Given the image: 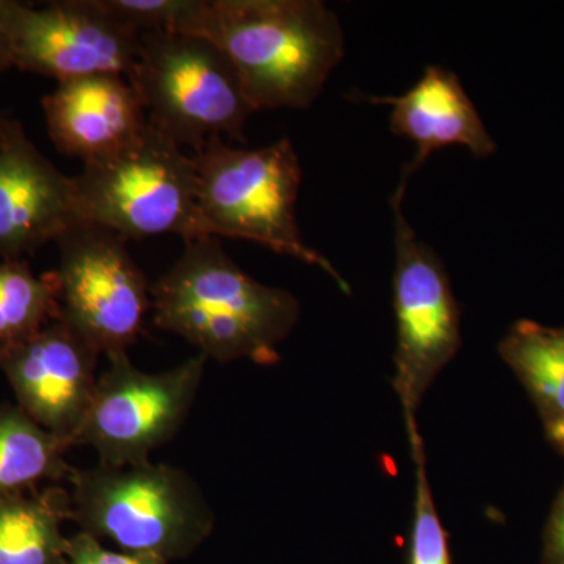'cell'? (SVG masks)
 <instances>
[{
	"instance_id": "6da1fadb",
	"label": "cell",
	"mask_w": 564,
	"mask_h": 564,
	"mask_svg": "<svg viewBox=\"0 0 564 564\" xmlns=\"http://www.w3.org/2000/svg\"><path fill=\"white\" fill-rule=\"evenodd\" d=\"M181 33L220 47L252 109H310L345 55L339 17L321 0H199Z\"/></svg>"
},
{
	"instance_id": "7a4b0ae2",
	"label": "cell",
	"mask_w": 564,
	"mask_h": 564,
	"mask_svg": "<svg viewBox=\"0 0 564 564\" xmlns=\"http://www.w3.org/2000/svg\"><path fill=\"white\" fill-rule=\"evenodd\" d=\"M154 323L218 362L281 359L278 345L302 315L293 293L252 280L217 239L185 242L172 269L151 288Z\"/></svg>"
},
{
	"instance_id": "3957f363",
	"label": "cell",
	"mask_w": 564,
	"mask_h": 564,
	"mask_svg": "<svg viewBox=\"0 0 564 564\" xmlns=\"http://www.w3.org/2000/svg\"><path fill=\"white\" fill-rule=\"evenodd\" d=\"M203 239L248 240L317 267L337 288H351L328 258L304 242L296 220L303 170L289 137L243 150L215 137L193 152Z\"/></svg>"
},
{
	"instance_id": "277c9868",
	"label": "cell",
	"mask_w": 564,
	"mask_h": 564,
	"mask_svg": "<svg viewBox=\"0 0 564 564\" xmlns=\"http://www.w3.org/2000/svg\"><path fill=\"white\" fill-rule=\"evenodd\" d=\"M70 521L122 552L170 563L187 558L214 532L215 516L191 475L150 462L73 469Z\"/></svg>"
},
{
	"instance_id": "5b68a950",
	"label": "cell",
	"mask_w": 564,
	"mask_h": 564,
	"mask_svg": "<svg viewBox=\"0 0 564 564\" xmlns=\"http://www.w3.org/2000/svg\"><path fill=\"white\" fill-rule=\"evenodd\" d=\"M73 180L77 220L126 240L165 234L203 239L192 158L151 122L131 147L84 163Z\"/></svg>"
},
{
	"instance_id": "8992f818",
	"label": "cell",
	"mask_w": 564,
	"mask_h": 564,
	"mask_svg": "<svg viewBox=\"0 0 564 564\" xmlns=\"http://www.w3.org/2000/svg\"><path fill=\"white\" fill-rule=\"evenodd\" d=\"M128 80L151 124L193 152L215 137L243 140L256 111L225 52L191 33H143Z\"/></svg>"
},
{
	"instance_id": "52a82bcc",
	"label": "cell",
	"mask_w": 564,
	"mask_h": 564,
	"mask_svg": "<svg viewBox=\"0 0 564 564\" xmlns=\"http://www.w3.org/2000/svg\"><path fill=\"white\" fill-rule=\"evenodd\" d=\"M391 204L395 218L397 321L392 383L402 402L408 433H413L419 404L462 348V315L440 256L419 240L404 218L403 203Z\"/></svg>"
},
{
	"instance_id": "ba28073f",
	"label": "cell",
	"mask_w": 564,
	"mask_h": 564,
	"mask_svg": "<svg viewBox=\"0 0 564 564\" xmlns=\"http://www.w3.org/2000/svg\"><path fill=\"white\" fill-rule=\"evenodd\" d=\"M55 242L58 321L101 355L128 351L151 307V288L124 237L79 220Z\"/></svg>"
},
{
	"instance_id": "9c48e42d",
	"label": "cell",
	"mask_w": 564,
	"mask_h": 564,
	"mask_svg": "<svg viewBox=\"0 0 564 564\" xmlns=\"http://www.w3.org/2000/svg\"><path fill=\"white\" fill-rule=\"evenodd\" d=\"M107 359L76 445L91 447L104 466L150 462L187 417L209 359L198 355L162 373L137 369L128 351Z\"/></svg>"
},
{
	"instance_id": "30bf717a",
	"label": "cell",
	"mask_w": 564,
	"mask_h": 564,
	"mask_svg": "<svg viewBox=\"0 0 564 564\" xmlns=\"http://www.w3.org/2000/svg\"><path fill=\"white\" fill-rule=\"evenodd\" d=\"M0 22L13 68L57 79L96 74L128 79L139 57V33L111 18L101 0H63L43 9L0 0Z\"/></svg>"
},
{
	"instance_id": "8fae6325",
	"label": "cell",
	"mask_w": 564,
	"mask_h": 564,
	"mask_svg": "<svg viewBox=\"0 0 564 564\" xmlns=\"http://www.w3.org/2000/svg\"><path fill=\"white\" fill-rule=\"evenodd\" d=\"M99 352L65 322L0 345V370L18 404L66 448L77 440L95 397Z\"/></svg>"
},
{
	"instance_id": "7c38bea8",
	"label": "cell",
	"mask_w": 564,
	"mask_h": 564,
	"mask_svg": "<svg viewBox=\"0 0 564 564\" xmlns=\"http://www.w3.org/2000/svg\"><path fill=\"white\" fill-rule=\"evenodd\" d=\"M373 106L391 107L389 126L395 135L417 144L413 161L404 166L392 202L403 203L414 173L425 165L433 152L444 148H466L475 159L494 154L497 144L486 129L473 99L464 90L454 70L430 65L421 79L400 96H361Z\"/></svg>"
},
{
	"instance_id": "4fadbf2b",
	"label": "cell",
	"mask_w": 564,
	"mask_h": 564,
	"mask_svg": "<svg viewBox=\"0 0 564 564\" xmlns=\"http://www.w3.org/2000/svg\"><path fill=\"white\" fill-rule=\"evenodd\" d=\"M43 109L55 148L84 163L126 150L150 124L135 88L117 74L62 82Z\"/></svg>"
},
{
	"instance_id": "5bb4252c",
	"label": "cell",
	"mask_w": 564,
	"mask_h": 564,
	"mask_svg": "<svg viewBox=\"0 0 564 564\" xmlns=\"http://www.w3.org/2000/svg\"><path fill=\"white\" fill-rule=\"evenodd\" d=\"M76 221L73 177L58 172L24 132L14 137L0 151V258L31 254Z\"/></svg>"
},
{
	"instance_id": "9a60e30c",
	"label": "cell",
	"mask_w": 564,
	"mask_h": 564,
	"mask_svg": "<svg viewBox=\"0 0 564 564\" xmlns=\"http://www.w3.org/2000/svg\"><path fill=\"white\" fill-rule=\"evenodd\" d=\"M69 513L62 488L0 497V564H68L62 527Z\"/></svg>"
},
{
	"instance_id": "2e32d148",
	"label": "cell",
	"mask_w": 564,
	"mask_h": 564,
	"mask_svg": "<svg viewBox=\"0 0 564 564\" xmlns=\"http://www.w3.org/2000/svg\"><path fill=\"white\" fill-rule=\"evenodd\" d=\"M499 351L532 397L545 429L564 422V328L516 323Z\"/></svg>"
},
{
	"instance_id": "e0dca14e",
	"label": "cell",
	"mask_w": 564,
	"mask_h": 564,
	"mask_svg": "<svg viewBox=\"0 0 564 564\" xmlns=\"http://www.w3.org/2000/svg\"><path fill=\"white\" fill-rule=\"evenodd\" d=\"M65 447L20 406L0 404V497L69 478Z\"/></svg>"
},
{
	"instance_id": "ac0fdd59",
	"label": "cell",
	"mask_w": 564,
	"mask_h": 564,
	"mask_svg": "<svg viewBox=\"0 0 564 564\" xmlns=\"http://www.w3.org/2000/svg\"><path fill=\"white\" fill-rule=\"evenodd\" d=\"M55 321V273L39 278L22 259L0 261V345L31 337Z\"/></svg>"
},
{
	"instance_id": "d6986e66",
	"label": "cell",
	"mask_w": 564,
	"mask_h": 564,
	"mask_svg": "<svg viewBox=\"0 0 564 564\" xmlns=\"http://www.w3.org/2000/svg\"><path fill=\"white\" fill-rule=\"evenodd\" d=\"M415 463L414 519L408 564H454L448 534L434 505L426 475L425 452L419 432L410 433Z\"/></svg>"
},
{
	"instance_id": "ffe728a7",
	"label": "cell",
	"mask_w": 564,
	"mask_h": 564,
	"mask_svg": "<svg viewBox=\"0 0 564 564\" xmlns=\"http://www.w3.org/2000/svg\"><path fill=\"white\" fill-rule=\"evenodd\" d=\"M111 18L132 32H182L199 0H101Z\"/></svg>"
},
{
	"instance_id": "44dd1931",
	"label": "cell",
	"mask_w": 564,
	"mask_h": 564,
	"mask_svg": "<svg viewBox=\"0 0 564 564\" xmlns=\"http://www.w3.org/2000/svg\"><path fill=\"white\" fill-rule=\"evenodd\" d=\"M68 564H169L155 556L109 551L98 538L80 532L68 538Z\"/></svg>"
},
{
	"instance_id": "7402d4cb",
	"label": "cell",
	"mask_w": 564,
	"mask_h": 564,
	"mask_svg": "<svg viewBox=\"0 0 564 564\" xmlns=\"http://www.w3.org/2000/svg\"><path fill=\"white\" fill-rule=\"evenodd\" d=\"M543 564H564V489L545 527Z\"/></svg>"
},
{
	"instance_id": "603a6c76",
	"label": "cell",
	"mask_w": 564,
	"mask_h": 564,
	"mask_svg": "<svg viewBox=\"0 0 564 564\" xmlns=\"http://www.w3.org/2000/svg\"><path fill=\"white\" fill-rule=\"evenodd\" d=\"M21 132L24 131H22L20 122L10 120L9 117H6V115L0 111V151H2L14 137L20 135Z\"/></svg>"
},
{
	"instance_id": "cb8c5ba5",
	"label": "cell",
	"mask_w": 564,
	"mask_h": 564,
	"mask_svg": "<svg viewBox=\"0 0 564 564\" xmlns=\"http://www.w3.org/2000/svg\"><path fill=\"white\" fill-rule=\"evenodd\" d=\"M10 68H13V65H11L9 41H7L2 22H0V79Z\"/></svg>"
},
{
	"instance_id": "d4e9b609",
	"label": "cell",
	"mask_w": 564,
	"mask_h": 564,
	"mask_svg": "<svg viewBox=\"0 0 564 564\" xmlns=\"http://www.w3.org/2000/svg\"><path fill=\"white\" fill-rule=\"evenodd\" d=\"M545 432H547L551 443L554 444L556 448L564 452V422L547 426Z\"/></svg>"
}]
</instances>
